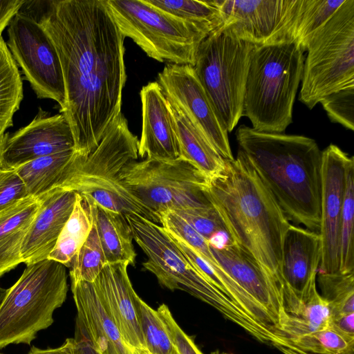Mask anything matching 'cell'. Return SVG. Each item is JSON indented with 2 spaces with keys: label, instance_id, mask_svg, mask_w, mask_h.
I'll return each mask as SVG.
<instances>
[{
  "label": "cell",
  "instance_id": "18",
  "mask_svg": "<svg viewBox=\"0 0 354 354\" xmlns=\"http://www.w3.org/2000/svg\"><path fill=\"white\" fill-rule=\"evenodd\" d=\"M320 259L319 234L290 224L283 239L281 263L287 314L293 313L316 286Z\"/></svg>",
  "mask_w": 354,
  "mask_h": 354
},
{
  "label": "cell",
  "instance_id": "25",
  "mask_svg": "<svg viewBox=\"0 0 354 354\" xmlns=\"http://www.w3.org/2000/svg\"><path fill=\"white\" fill-rule=\"evenodd\" d=\"M168 102L179 145V158L207 177L218 173L223 167L224 159L185 114L174 103Z\"/></svg>",
  "mask_w": 354,
  "mask_h": 354
},
{
  "label": "cell",
  "instance_id": "16",
  "mask_svg": "<svg viewBox=\"0 0 354 354\" xmlns=\"http://www.w3.org/2000/svg\"><path fill=\"white\" fill-rule=\"evenodd\" d=\"M70 149H75V141L64 115L50 116L40 109L29 124L0 138V169L16 170L39 158Z\"/></svg>",
  "mask_w": 354,
  "mask_h": 354
},
{
  "label": "cell",
  "instance_id": "31",
  "mask_svg": "<svg viewBox=\"0 0 354 354\" xmlns=\"http://www.w3.org/2000/svg\"><path fill=\"white\" fill-rule=\"evenodd\" d=\"M345 0H300L292 30V40L304 52L310 39L335 12Z\"/></svg>",
  "mask_w": 354,
  "mask_h": 354
},
{
  "label": "cell",
  "instance_id": "12",
  "mask_svg": "<svg viewBox=\"0 0 354 354\" xmlns=\"http://www.w3.org/2000/svg\"><path fill=\"white\" fill-rule=\"evenodd\" d=\"M8 48L38 98L51 99L64 109L66 93L60 59L45 29L17 12L8 29Z\"/></svg>",
  "mask_w": 354,
  "mask_h": 354
},
{
  "label": "cell",
  "instance_id": "23",
  "mask_svg": "<svg viewBox=\"0 0 354 354\" xmlns=\"http://www.w3.org/2000/svg\"><path fill=\"white\" fill-rule=\"evenodd\" d=\"M41 203L28 196L0 213V277L23 263L22 243Z\"/></svg>",
  "mask_w": 354,
  "mask_h": 354
},
{
  "label": "cell",
  "instance_id": "14",
  "mask_svg": "<svg viewBox=\"0 0 354 354\" xmlns=\"http://www.w3.org/2000/svg\"><path fill=\"white\" fill-rule=\"evenodd\" d=\"M167 99L176 105L224 160H233L228 132L191 65L167 64L158 75Z\"/></svg>",
  "mask_w": 354,
  "mask_h": 354
},
{
  "label": "cell",
  "instance_id": "42",
  "mask_svg": "<svg viewBox=\"0 0 354 354\" xmlns=\"http://www.w3.org/2000/svg\"><path fill=\"white\" fill-rule=\"evenodd\" d=\"M25 0L0 1V36L12 19L17 14Z\"/></svg>",
  "mask_w": 354,
  "mask_h": 354
},
{
  "label": "cell",
  "instance_id": "35",
  "mask_svg": "<svg viewBox=\"0 0 354 354\" xmlns=\"http://www.w3.org/2000/svg\"><path fill=\"white\" fill-rule=\"evenodd\" d=\"M106 264L107 262L105 254L93 223L88 237L72 261L70 267L71 281L93 283Z\"/></svg>",
  "mask_w": 354,
  "mask_h": 354
},
{
  "label": "cell",
  "instance_id": "46",
  "mask_svg": "<svg viewBox=\"0 0 354 354\" xmlns=\"http://www.w3.org/2000/svg\"><path fill=\"white\" fill-rule=\"evenodd\" d=\"M132 354H151L147 348H133Z\"/></svg>",
  "mask_w": 354,
  "mask_h": 354
},
{
  "label": "cell",
  "instance_id": "47",
  "mask_svg": "<svg viewBox=\"0 0 354 354\" xmlns=\"http://www.w3.org/2000/svg\"><path fill=\"white\" fill-rule=\"evenodd\" d=\"M8 289H6L0 287V306L1 303L3 302Z\"/></svg>",
  "mask_w": 354,
  "mask_h": 354
},
{
  "label": "cell",
  "instance_id": "4",
  "mask_svg": "<svg viewBox=\"0 0 354 354\" xmlns=\"http://www.w3.org/2000/svg\"><path fill=\"white\" fill-rule=\"evenodd\" d=\"M133 240L147 257L143 268L170 290H184L218 310L254 339L272 344L274 337L250 318L199 272L159 224L136 214H125Z\"/></svg>",
  "mask_w": 354,
  "mask_h": 354
},
{
  "label": "cell",
  "instance_id": "26",
  "mask_svg": "<svg viewBox=\"0 0 354 354\" xmlns=\"http://www.w3.org/2000/svg\"><path fill=\"white\" fill-rule=\"evenodd\" d=\"M77 156L75 149L66 150L39 158L15 171L24 181L29 196L38 198L61 186Z\"/></svg>",
  "mask_w": 354,
  "mask_h": 354
},
{
  "label": "cell",
  "instance_id": "21",
  "mask_svg": "<svg viewBox=\"0 0 354 354\" xmlns=\"http://www.w3.org/2000/svg\"><path fill=\"white\" fill-rule=\"evenodd\" d=\"M77 194L55 188L39 196L41 205L22 243V262L29 265L48 259L70 218Z\"/></svg>",
  "mask_w": 354,
  "mask_h": 354
},
{
  "label": "cell",
  "instance_id": "40",
  "mask_svg": "<svg viewBox=\"0 0 354 354\" xmlns=\"http://www.w3.org/2000/svg\"><path fill=\"white\" fill-rule=\"evenodd\" d=\"M156 311L180 354H203L176 323L167 305L161 304Z\"/></svg>",
  "mask_w": 354,
  "mask_h": 354
},
{
  "label": "cell",
  "instance_id": "9",
  "mask_svg": "<svg viewBox=\"0 0 354 354\" xmlns=\"http://www.w3.org/2000/svg\"><path fill=\"white\" fill-rule=\"evenodd\" d=\"M254 47L221 27L207 36L197 50L194 70L227 132L234 129L243 115Z\"/></svg>",
  "mask_w": 354,
  "mask_h": 354
},
{
  "label": "cell",
  "instance_id": "49",
  "mask_svg": "<svg viewBox=\"0 0 354 354\" xmlns=\"http://www.w3.org/2000/svg\"><path fill=\"white\" fill-rule=\"evenodd\" d=\"M0 354H3V353H0Z\"/></svg>",
  "mask_w": 354,
  "mask_h": 354
},
{
  "label": "cell",
  "instance_id": "2",
  "mask_svg": "<svg viewBox=\"0 0 354 354\" xmlns=\"http://www.w3.org/2000/svg\"><path fill=\"white\" fill-rule=\"evenodd\" d=\"M203 193L232 240L282 285V246L290 223L252 166L238 153L224 160L221 170L207 177Z\"/></svg>",
  "mask_w": 354,
  "mask_h": 354
},
{
  "label": "cell",
  "instance_id": "13",
  "mask_svg": "<svg viewBox=\"0 0 354 354\" xmlns=\"http://www.w3.org/2000/svg\"><path fill=\"white\" fill-rule=\"evenodd\" d=\"M222 28L255 46L292 41L300 0H216Z\"/></svg>",
  "mask_w": 354,
  "mask_h": 354
},
{
  "label": "cell",
  "instance_id": "6",
  "mask_svg": "<svg viewBox=\"0 0 354 354\" xmlns=\"http://www.w3.org/2000/svg\"><path fill=\"white\" fill-rule=\"evenodd\" d=\"M138 143L121 113L95 150L86 156L77 153L59 187L73 191L87 202L109 210L139 214L160 224V216L130 194L120 180L122 169L138 158Z\"/></svg>",
  "mask_w": 354,
  "mask_h": 354
},
{
  "label": "cell",
  "instance_id": "48",
  "mask_svg": "<svg viewBox=\"0 0 354 354\" xmlns=\"http://www.w3.org/2000/svg\"><path fill=\"white\" fill-rule=\"evenodd\" d=\"M2 171V169H0V172Z\"/></svg>",
  "mask_w": 354,
  "mask_h": 354
},
{
  "label": "cell",
  "instance_id": "3",
  "mask_svg": "<svg viewBox=\"0 0 354 354\" xmlns=\"http://www.w3.org/2000/svg\"><path fill=\"white\" fill-rule=\"evenodd\" d=\"M236 138L238 153L255 170L288 220L319 233L322 151L316 141L246 125L238 128Z\"/></svg>",
  "mask_w": 354,
  "mask_h": 354
},
{
  "label": "cell",
  "instance_id": "33",
  "mask_svg": "<svg viewBox=\"0 0 354 354\" xmlns=\"http://www.w3.org/2000/svg\"><path fill=\"white\" fill-rule=\"evenodd\" d=\"M321 296L328 304L330 317L354 313V272H317Z\"/></svg>",
  "mask_w": 354,
  "mask_h": 354
},
{
  "label": "cell",
  "instance_id": "43",
  "mask_svg": "<svg viewBox=\"0 0 354 354\" xmlns=\"http://www.w3.org/2000/svg\"><path fill=\"white\" fill-rule=\"evenodd\" d=\"M74 339L75 354H100L93 346L84 330L77 322H75Z\"/></svg>",
  "mask_w": 354,
  "mask_h": 354
},
{
  "label": "cell",
  "instance_id": "1",
  "mask_svg": "<svg viewBox=\"0 0 354 354\" xmlns=\"http://www.w3.org/2000/svg\"><path fill=\"white\" fill-rule=\"evenodd\" d=\"M20 12L39 23L56 48L66 93L60 113L75 151L86 156L121 113L125 37L106 0L26 1Z\"/></svg>",
  "mask_w": 354,
  "mask_h": 354
},
{
  "label": "cell",
  "instance_id": "20",
  "mask_svg": "<svg viewBox=\"0 0 354 354\" xmlns=\"http://www.w3.org/2000/svg\"><path fill=\"white\" fill-rule=\"evenodd\" d=\"M140 95L142 126L138 156L164 160L178 158L180 149L173 118L160 84L157 82L148 83Z\"/></svg>",
  "mask_w": 354,
  "mask_h": 354
},
{
  "label": "cell",
  "instance_id": "41",
  "mask_svg": "<svg viewBox=\"0 0 354 354\" xmlns=\"http://www.w3.org/2000/svg\"><path fill=\"white\" fill-rule=\"evenodd\" d=\"M328 327L343 335L354 337V313L331 316Z\"/></svg>",
  "mask_w": 354,
  "mask_h": 354
},
{
  "label": "cell",
  "instance_id": "11",
  "mask_svg": "<svg viewBox=\"0 0 354 354\" xmlns=\"http://www.w3.org/2000/svg\"><path fill=\"white\" fill-rule=\"evenodd\" d=\"M207 178L180 158L134 160L120 173V180L129 192L158 215L167 210L209 205L203 193Z\"/></svg>",
  "mask_w": 354,
  "mask_h": 354
},
{
  "label": "cell",
  "instance_id": "38",
  "mask_svg": "<svg viewBox=\"0 0 354 354\" xmlns=\"http://www.w3.org/2000/svg\"><path fill=\"white\" fill-rule=\"evenodd\" d=\"M319 103L333 122L339 123L347 129L354 130V86L331 93Z\"/></svg>",
  "mask_w": 354,
  "mask_h": 354
},
{
  "label": "cell",
  "instance_id": "37",
  "mask_svg": "<svg viewBox=\"0 0 354 354\" xmlns=\"http://www.w3.org/2000/svg\"><path fill=\"white\" fill-rule=\"evenodd\" d=\"M173 212L208 241L223 235H230L218 213L211 203L206 206L188 207Z\"/></svg>",
  "mask_w": 354,
  "mask_h": 354
},
{
  "label": "cell",
  "instance_id": "10",
  "mask_svg": "<svg viewBox=\"0 0 354 354\" xmlns=\"http://www.w3.org/2000/svg\"><path fill=\"white\" fill-rule=\"evenodd\" d=\"M124 37L149 57L171 64L194 66L198 48L207 37L194 25L145 0H106Z\"/></svg>",
  "mask_w": 354,
  "mask_h": 354
},
{
  "label": "cell",
  "instance_id": "8",
  "mask_svg": "<svg viewBox=\"0 0 354 354\" xmlns=\"http://www.w3.org/2000/svg\"><path fill=\"white\" fill-rule=\"evenodd\" d=\"M299 100L312 109L354 86V0H345L306 46Z\"/></svg>",
  "mask_w": 354,
  "mask_h": 354
},
{
  "label": "cell",
  "instance_id": "28",
  "mask_svg": "<svg viewBox=\"0 0 354 354\" xmlns=\"http://www.w3.org/2000/svg\"><path fill=\"white\" fill-rule=\"evenodd\" d=\"M22 80L17 63L0 36V138L12 126L23 99Z\"/></svg>",
  "mask_w": 354,
  "mask_h": 354
},
{
  "label": "cell",
  "instance_id": "36",
  "mask_svg": "<svg viewBox=\"0 0 354 354\" xmlns=\"http://www.w3.org/2000/svg\"><path fill=\"white\" fill-rule=\"evenodd\" d=\"M145 347L151 354H180L158 316L138 295L136 299Z\"/></svg>",
  "mask_w": 354,
  "mask_h": 354
},
{
  "label": "cell",
  "instance_id": "24",
  "mask_svg": "<svg viewBox=\"0 0 354 354\" xmlns=\"http://www.w3.org/2000/svg\"><path fill=\"white\" fill-rule=\"evenodd\" d=\"M107 263L134 266L136 257L133 234L125 214L88 203Z\"/></svg>",
  "mask_w": 354,
  "mask_h": 354
},
{
  "label": "cell",
  "instance_id": "39",
  "mask_svg": "<svg viewBox=\"0 0 354 354\" xmlns=\"http://www.w3.org/2000/svg\"><path fill=\"white\" fill-rule=\"evenodd\" d=\"M28 196L26 185L15 170L0 172V213Z\"/></svg>",
  "mask_w": 354,
  "mask_h": 354
},
{
  "label": "cell",
  "instance_id": "44",
  "mask_svg": "<svg viewBox=\"0 0 354 354\" xmlns=\"http://www.w3.org/2000/svg\"><path fill=\"white\" fill-rule=\"evenodd\" d=\"M75 341L73 338H67L57 348H40L32 346L27 354H75Z\"/></svg>",
  "mask_w": 354,
  "mask_h": 354
},
{
  "label": "cell",
  "instance_id": "5",
  "mask_svg": "<svg viewBox=\"0 0 354 354\" xmlns=\"http://www.w3.org/2000/svg\"><path fill=\"white\" fill-rule=\"evenodd\" d=\"M295 41L255 46L252 51L242 116L252 129L284 133L301 83L305 57Z\"/></svg>",
  "mask_w": 354,
  "mask_h": 354
},
{
  "label": "cell",
  "instance_id": "22",
  "mask_svg": "<svg viewBox=\"0 0 354 354\" xmlns=\"http://www.w3.org/2000/svg\"><path fill=\"white\" fill-rule=\"evenodd\" d=\"M77 322L100 354H132L118 328L104 310L93 283L71 282Z\"/></svg>",
  "mask_w": 354,
  "mask_h": 354
},
{
  "label": "cell",
  "instance_id": "15",
  "mask_svg": "<svg viewBox=\"0 0 354 354\" xmlns=\"http://www.w3.org/2000/svg\"><path fill=\"white\" fill-rule=\"evenodd\" d=\"M351 156L330 144L322 151L321 259L318 272H339V232L346 167Z\"/></svg>",
  "mask_w": 354,
  "mask_h": 354
},
{
  "label": "cell",
  "instance_id": "19",
  "mask_svg": "<svg viewBox=\"0 0 354 354\" xmlns=\"http://www.w3.org/2000/svg\"><path fill=\"white\" fill-rule=\"evenodd\" d=\"M124 263H107L93 282L97 295L125 342L132 348H146L136 308L135 292Z\"/></svg>",
  "mask_w": 354,
  "mask_h": 354
},
{
  "label": "cell",
  "instance_id": "17",
  "mask_svg": "<svg viewBox=\"0 0 354 354\" xmlns=\"http://www.w3.org/2000/svg\"><path fill=\"white\" fill-rule=\"evenodd\" d=\"M209 245L219 264L266 310L282 335L281 328L286 319V313L283 307L281 283L254 257L232 239L220 243H209Z\"/></svg>",
  "mask_w": 354,
  "mask_h": 354
},
{
  "label": "cell",
  "instance_id": "7",
  "mask_svg": "<svg viewBox=\"0 0 354 354\" xmlns=\"http://www.w3.org/2000/svg\"><path fill=\"white\" fill-rule=\"evenodd\" d=\"M66 268L50 259L26 265L0 306L1 349L30 345L38 332L52 325L54 311L67 296Z\"/></svg>",
  "mask_w": 354,
  "mask_h": 354
},
{
  "label": "cell",
  "instance_id": "27",
  "mask_svg": "<svg viewBox=\"0 0 354 354\" xmlns=\"http://www.w3.org/2000/svg\"><path fill=\"white\" fill-rule=\"evenodd\" d=\"M92 225L89 204L77 194L73 212L48 259L70 268L75 255L88 237Z\"/></svg>",
  "mask_w": 354,
  "mask_h": 354
},
{
  "label": "cell",
  "instance_id": "30",
  "mask_svg": "<svg viewBox=\"0 0 354 354\" xmlns=\"http://www.w3.org/2000/svg\"><path fill=\"white\" fill-rule=\"evenodd\" d=\"M330 317L328 304L315 286L297 310L287 315L281 328L284 342L286 339L328 328Z\"/></svg>",
  "mask_w": 354,
  "mask_h": 354
},
{
  "label": "cell",
  "instance_id": "29",
  "mask_svg": "<svg viewBox=\"0 0 354 354\" xmlns=\"http://www.w3.org/2000/svg\"><path fill=\"white\" fill-rule=\"evenodd\" d=\"M147 3L196 26L206 36L223 26L216 0H145Z\"/></svg>",
  "mask_w": 354,
  "mask_h": 354
},
{
  "label": "cell",
  "instance_id": "32",
  "mask_svg": "<svg viewBox=\"0 0 354 354\" xmlns=\"http://www.w3.org/2000/svg\"><path fill=\"white\" fill-rule=\"evenodd\" d=\"M354 158L351 156L346 167L344 198L340 223L339 259L342 273L354 272Z\"/></svg>",
  "mask_w": 354,
  "mask_h": 354
},
{
  "label": "cell",
  "instance_id": "34",
  "mask_svg": "<svg viewBox=\"0 0 354 354\" xmlns=\"http://www.w3.org/2000/svg\"><path fill=\"white\" fill-rule=\"evenodd\" d=\"M283 346L314 354H354V337L343 335L328 327L286 339Z\"/></svg>",
  "mask_w": 354,
  "mask_h": 354
},
{
  "label": "cell",
  "instance_id": "45",
  "mask_svg": "<svg viewBox=\"0 0 354 354\" xmlns=\"http://www.w3.org/2000/svg\"><path fill=\"white\" fill-rule=\"evenodd\" d=\"M277 348L279 349L283 354H314L310 353H307L302 351L299 349L295 348H288L285 346H279Z\"/></svg>",
  "mask_w": 354,
  "mask_h": 354
}]
</instances>
